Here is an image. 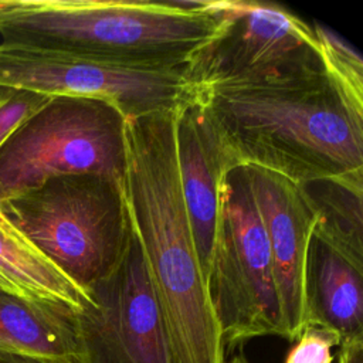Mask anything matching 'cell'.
Masks as SVG:
<instances>
[{
    "instance_id": "d6986e66",
    "label": "cell",
    "mask_w": 363,
    "mask_h": 363,
    "mask_svg": "<svg viewBox=\"0 0 363 363\" xmlns=\"http://www.w3.org/2000/svg\"><path fill=\"white\" fill-rule=\"evenodd\" d=\"M339 347L337 363H363V337L345 339Z\"/></svg>"
},
{
    "instance_id": "e0dca14e",
    "label": "cell",
    "mask_w": 363,
    "mask_h": 363,
    "mask_svg": "<svg viewBox=\"0 0 363 363\" xmlns=\"http://www.w3.org/2000/svg\"><path fill=\"white\" fill-rule=\"evenodd\" d=\"M51 96L0 86V147Z\"/></svg>"
},
{
    "instance_id": "4fadbf2b",
    "label": "cell",
    "mask_w": 363,
    "mask_h": 363,
    "mask_svg": "<svg viewBox=\"0 0 363 363\" xmlns=\"http://www.w3.org/2000/svg\"><path fill=\"white\" fill-rule=\"evenodd\" d=\"M0 353L85 363L78 312L0 291Z\"/></svg>"
},
{
    "instance_id": "5b68a950",
    "label": "cell",
    "mask_w": 363,
    "mask_h": 363,
    "mask_svg": "<svg viewBox=\"0 0 363 363\" xmlns=\"http://www.w3.org/2000/svg\"><path fill=\"white\" fill-rule=\"evenodd\" d=\"M128 118L112 104L51 96L0 147V203L68 174L125 184Z\"/></svg>"
},
{
    "instance_id": "52a82bcc",
    "label": "cell",
    "mask_w": 363,
    "mask_h": 363,
    "mask_svg": "<svg viewBox=\"0 0 363 363\" xmlns=\"http://www.w3.org/2000/svg\"><path fill=\"white\" fill-rule=\"evenodd\" d=\"M326 71L312 24L285 6L225 0L218 33L193 57L194 89L255 84Z\"/></svg>"
},
{
    "instance_id": "ffe728a7",
    "label": "cell",
    "mask_w": 363,
    "mask_h": 363,
    "mask_svg": "<svg viewBox=\"0 0 363 363\" xmlns=\"http://www.w3.org/2000/svg\"><path fill=\"white\" fill-rule=\"evenodd\" d=\"M0 363H79V362L54 360V359H35V357H26V356H16V354H1L0 353Z\"/></svg>"
},
{
    "instance_id": "ac0fdd59",
    "label": "cell",
    "mask_w": 363,
    "mask_h": 363,
    "mask_svg": "<svg viewBox=\"0 0 363 363\" xmlns=\"http://www.w3.org/2000/svg\"><path fill=\"white\" fill-rule=\"evenodd\" d=\"M340 340L335 330L308 323L289 349L285 363H332V349L339 346Z\"/></svg>"
},
{
    "instance_id": "3957f363",
    "label": "cell",
    "mask_w": 363,
    "mask_h": 363,
    "mask_svg": "<svg viewBox=\"0 0 363 363\" xmlns=\"http://www.w3.org/2000/svg\"><path fill=\"white\" fill-rule=\"evenodd\" d=\"M225 0H0V38L74 57L186 69L218 33Z\"/></svg>"
},
{
    "instance_id": "277c9868",
    "label": "cell",
    "mask_w": 363,
    "mask_h": 363,
    "mask_svg": "<svg viewBox=\"0 0 363 363\" xmlns=\"http://www.w3.org/2000/svg\"><path fill=\"white\" fill-rule=\"evenodd\" d=\"M0 211L85 292L116 269L132 234L123 183L99 174L48 179Z\"/></svg>"
},
{
    "instance_id": "44dd1931",
    "label": "cell",
    "mask_w": 363,
    "mask_h": 363,
    "mask_svg": "<svg viewBox=\"0 0 363 363\" xmlns=\"http://www.w3.org/2000/svg\"><path fill=\"white\" fill-rule=\"evenodd\" d=\"M227 363H250V362L242 354H235Z\"/></svg>"
},
{
    "instance_id": "ba28073f",
    "label": "cell",
    "mask_w": 363,
    "mask_h": 363,
    "mask_svg": "<svg viewBox=\"0 0 363 363\" xmlns=\"http://www.w3.org/2000/svg\"><path fill=\"white\" fill-rule=\"evenodd\" d=\"M0 86L47 96L102 99L128 119L173 112L196 94L186 69L105 64L4 41H0Z\"/></svg>"
},
{
    "instance_id": "8992f818",
    "label": "cell",
    "mask_w": 363,
    "mask_h": 363,
    "mask_svg": "<svg viewBox=\"0 0 363 363\" xmlns=\"http://www.w3.org/2000/svg\"><path fill=\"white\" fill-rule=\"evenodd\" d=\"M207 291L225 350L254 337H282L271 251L244 166L223 179Z\"/></svg>"
},
{
    "instance_id": "30bf717a",
    "label": "cell",
    "mask_w": 363,
    "mask_h": 363,
    "mask_svg": "<svg viewBox=\"0 0 363 363\" xmlns=\"http://www.w3.org/2000/svg\"><path fill=\"white\" fill-rule=\"evenodd\" d=\"M244 167L271 251L282 337L295 342L306 325L303 272L316 216L296 183L267 169Z\"/></svg>"
},
{
    "instance_id": "5bb4252c",
    "label": "cell",
    "mask_w": 363,
    "mask_h": 363,
    "mask_svg": "<svg viewBox=\"0 0 363 363\" xmlns=\"http://www.w3.org/2000/svg\"><path fill=\"white\" fill-rule=\"evenodd\" d=\"M0 291L82 312L89 295L0 211Z\"/></svg>"
},
{
    "instance_id": "2e32d148",
    "label": "cell",
    "mask_w": 363,
    "mask_h": 363,
    "mask_svg": "<svg viewBox=\"0 0 363 363\" xmlns=\"http://www.w3.org/2000/svg\"><path fill=\"white\" fill-rule=\"evenodd\" d=\"M328 72L359 102L363 104V60L360 54L333 30L312 24Z\"/></svg>"
},
{
    "instance_id": "7a4b0ae2",
    "label": "cell",
    "mask_w": 363,
    "mask_h": 363,
    "mask_svg": "<svg viewBox=\"0 0 363 363\" xmlns=\"http://www.w3.org/2000/svg\"><path fill=\"white\" fill-rule=\"evenodd\" d=\"M125 197L172 363H227L179 183L174 111L128 119Z\"/></svg>"
},
{
    "instance_id": "8fae6325",
    "label": "cell",
    "mask_w": 363,
    "mask_h": 363,
    "mask_svg": "<svg viewBox=\"0 0 363 363\" xmlns=\"http://www.w3.org/2000/svg\"><path fill=\"white\" fill-rule=\"evenodd\" d=\"M174 149L182 196L197 258L207 279L218 221L221 184L234 164L206 106L196 94L174 111Z\"/></svg>"
},
{
    "instance_id": "7c38bea8",
    "label": "cell",
    "mask_w": 363,
    "mask_h": 363,
    "mask_svg": "<svg viewBox=\"0 0 363 363\" xmlns=\"http://www.w3.org/2000/svg\"><path fill=\"white\" fill-rule=\"evenodd\" d=\"M303 295L306 325L329 328L342 340L363 337V268L315 233L305 261Z\"/></svg>"
},
{
    "instance_id": "9c48e42d",
    "label": "cell",
    "mask_w": 363,
    "mask_h": 363,
    "mask_svg": "<svg viewBox=\"0 0 363 363\" xmlns=\"http://www.w3.org/2000/svg\"><path fill=\"white\" fill-rule=\"evenodd\" d=\"M86 294L89 302L78 313L85 363H172L133 227L121 264Z\"/></svg>"
},
{
    "instance_id": "9a60e30c",
    "label": "cell",
    "mask_w": 363,
    "mask_h": 363,
    "mask_svg": "<svg viewBox=\"0 0 363 363\" xmlns=\"http://www.w3.org/2000/svg\"><path fill=\"white\" fill-rule=\"evenodd\" d=\"M298 186L316 216L313 233L363 268V170Z\"/></svg>"
},
{
    "instance_id": "6da1fadb",
    "label": "cell",
    "mask_w": 363,
    "mask_h": 363,
    "mask_svg": "<svg viewBox=\"0 0 363 363\" xmlns=\"http://www.w3.org/2000/svg\"><path fill=\"white\" fill-rule=\"evenodd\" d=\"M234 167L301 184L363 170V104L329 72L196 89Z\"/></svg>"
}]
</instances>
